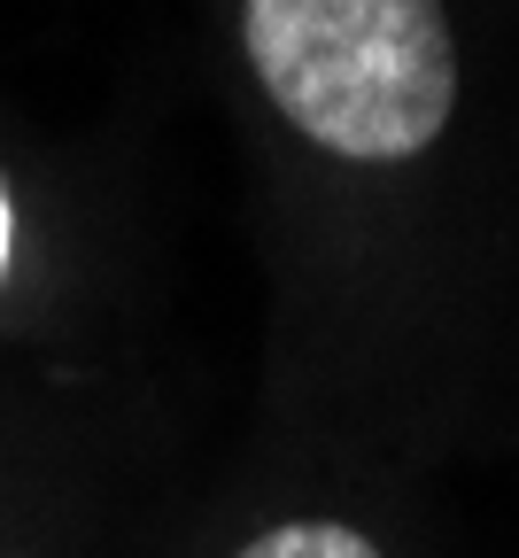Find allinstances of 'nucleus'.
Segmentation results:
<instances>
[{"label":"nucleus","instance_id":"nucleus-1","mask_svg":"<svg viewBox=\"0 0 519 558\" xmlns=\"http://www.w3.org/2000/svg\"><path fill=\"white\" fill-rule=\"evenodd\" d=\"M241 32L279 117L334 156L403 163L458 109L442 0H241Z\"/></svg>","mask_w":519,"mask_h":558},{"label":"nucleus","instance_id":"nucleus-2","mask_svg":"<svg viewBox=\"0 0 519 558\" xmlns=\"http://www.w3.org/2000/svg\"><path fill=\"white\" fill-rule=\"evenodd\" d=\"M241 558H381L357 527H334V520H294V527H271L256 535Z\"/></svg>","mask_w":519,"mask_h":558},{"label":"nucleus","instance_id":"nucleus-3","mask_svg":"<svg viewBox=\"0 0 519 558\" xmlns=\"http://www.w3.org/2000/svg\"><path fill=\"white\" fill-rule=\"evenodd\" d=\"M9 241H16V226H9V194H0V271H9Z\"/></svg>","mask_w":519,"mask_h":558}]
</instances>
